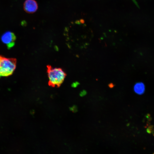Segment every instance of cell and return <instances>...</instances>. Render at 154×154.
Instances as JSON below:
<instances>
[{"label":"cell","mask_w":154,"mask_h":154,"mask_svg":"<svg viewBox=\"0 0 154 154\" xmlns=\"http://www.w3.org/2000/svg\"><path fill=\"white\" fill-rule=\"evenodd\" d=\"M47 72L48 85L53 87H59L66 76V73L62 68H53L50 65L47 66Z\"/></svg>","instance_id":"cell-1"},{"label":"cell","mask_w":154,"mask_h":154,"mask_svg":"<svg viewBox=\"0 0 154 154\" xmlns=\"http://www.w3.org/2000/svg\"><path fill=\"white\" fill-rule=\"evenodd\" d=\"M16 63L15 58H8L0 55V77L12 74L16 68Z\"/></svg>","instance_id":"cell-2"},{"label":"cell","mask_w":154,"mask_h":154,"mask_svg":"<svg viewBox=\"0 0 154 154\" xmlns=\"http://www.w3.org/2000/svg\"><path fill=\"white\" fill-rule=\"evenodd\" d=\"M1 39L2 42L6 45L8 48L10 49L15 45L16 37L14 33L8 31L2 35Z\"/></svg>","instance_id":"cell-3"},{"label":"cell","mask_w":154,"mask_h":154,"mask_svg":"<svg viewBox=\"0 0 154 154\" xmlns=\"http://www.w3.org/2000/svg\"><path fill=\"white\" fill-rule=\"evenodd\" d=\"M23 7L25 11L26 12L32 13L37 11L38 5L35 0H26L24 3Z\"/></svg>","instance_id":"cell-4"},{"label":"cell","mask_w":154,"mask_h":154,"mask_svg":"<svg viewBox=\"0 0 154 154\" xmlns=\"http://www.w3.org/2000/svg\"><path fill=\"white\" fill-rule=\"evenodd\" d=\"M145 87L144 84L141 82L136 83L133 87L134 92L139 95L143 94L145 92Z\"/></svg>","instance_id":"cell-5"},{"label":"cell","mask_w":154,"mask_h":154,"mask_svg":"<svg viewBox=\"0 0 154 154\" xmlns=\"http://www.w3.org/2000/svg\"><path fill=\"white\" fill-rule=\"evenodd\" d=\"M70 109L71 111L74 112H76L77 111V107L75 106H74L70 107Z\"/></svg>","instance_id":"cell-6"},{"label":"cell","mask_w":154,"mask_h":154,"mask_svg":"<svg viewBox=\"0 0 154 154\" xmlns=\"http://www.w3.org/2000/svg\"><path fill=\"white\" fill-rule=\"evenodd\" d=\"M87 92L85 90L82 91L80 93V95L82 97L86 95Z\"/></svg>","instance_id":"cell-7"},{"label":"cell","mask_w":154,"mask_h":154,"mask_svg":"<svg viewBox=\"0 0 154 154\" xmlns=\"http://www.w3.org/2000/svg\"><path fill=\"white\" fill-rule=\"evenodd\" d=\"M79 83L77 82L74 83H73V85H72L73 87H76L78 85V84H79Z\"/></svg>","instance_id":"cell-8"},{"label":"cell","mask_w":154,"mask_h":154,"mask_svg":"<svg viewBox=\"0 0 154 154\" xmlns=\"http://www.w3.org/2000/svg\"><path fill=\"white\" fill-rule=\"evenodd\" d=\"M114 84L112 83H110L108 84L109 87L111 88L114 87Z\"/></svg>","instance_id":"cell-9"}]
</instances>
